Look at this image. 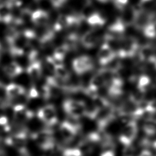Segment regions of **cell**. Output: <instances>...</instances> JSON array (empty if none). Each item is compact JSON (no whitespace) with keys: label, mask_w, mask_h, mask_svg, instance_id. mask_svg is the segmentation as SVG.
I'll use <instances>...</instances> for the list:
<instances>
[{"label":"cell","mask_w":156,"mask_h":156,"mask_svg":"<svg viewBox=\"0 0 156 156\" xmlns=\"http://www.w3.org/2000/svg\"><path fill=\"white\" fill-rule=\"evenodd\" d=\"M7 123H8V119L6 116H0V126H5L6 127L8 128Z\"/></svg>","instance_id":"4316f807"},{"label":"cell","mask_w":156,"mask_h":156,"mask_svg":"<svg viewBox=\"0 0 156 156\" xmlns=\"http://www.w3.org/2000/svg\"><path fill=\"white\" fill-rule=\"evenodd\" d=\"M143 130L148 135H154L156 133V122L148 119L143 126Z\"/></svg>","instance_id":"7402d4cb"},{"label":"cell","mask_w":156,"mask_h":156,"mask_svg":"<svg viewBox=\"0 0 156 156\" xmlns=\"http://www.w3.org/2000/svg\"><path fill=\"white\" fill-rule=\"evenodd\" d=\"M34 139L38 146L44 150H51L55 147V141L52 133L49 130H43L35 133Z\"/></svg>","instance_id":"3957f363"},{"label":"cell","mask_w":156,"mask_h":156,"mask_svg":"<svg viewBox=\"0 0 156 156\" xmlns=\"http://www.w3.org/2000/svg\"><path fill=\"white\" fill-rule=\"evenodd\" d=\"M63 108L69 116L74 118L79 119L85 114L86 105L80 101L66 100L63 104Z\"/></svg>","instance_id":"6da1fadb"},{"label":"cell","mask_w":156,"mask_h":156,"mask_svg":"<svg viewBox=\"0 0 156 156\" xmlns=\"http://www.w3.org/2000/svg\"><path fill=\"white\" fill-rule=\"evenodd\" d=\"M138 50V44L133 38H127L123 41L118 51V56L125 57L134 55Z\"/></svg>","instance_id":"52a82bcc"},{"label":"cell","mask_w":156,"mask_h":156,"mask_svg":"<svg viewBox=\"0 0 156 156\" xmlns=\"http://www.w3.org/2000/svg\"><path fill=\"white\" fill-rule=\"evenodd\" d=\"M143 34L149 38H153L156 37V26L155 23L150 21L143 29Z\"/></svg>","instance_id":"44dd1931"},{"label":"cell","mask_w":156,"mask_h":156,"mask_svg":"<svg viewBox=\"0 0 156 156\" xmlns=\"http://www.w3.org/2000/svg\"><path fill=\"white\" fill-rule=\"evenodd\" d=\"M3 71L7 76L10 77H14L20 75L22 73L23 69L17 63L13 62L4 66Z\"/></svg>","instance_id":"2e32d148"},{"label":"cell","mask_w":156,"mask_h":156,"mask_svg":"<svg viewBox=\"0 0 156 156\" xmlns=\"http://www.w3.org/2000/svg\"><path fill=\"white\" fill-rule=\"evenodd\" d=\"M138 55L141 60L148 62L155 57L153 48L149 45H145L141 48L138 51Z\"/></svg>","instance_id":"ac0fdd59"},{"label":"cell","mask_w":156,"mask_h":156,"mask_svg":"<svg viewBox=\"0 0 156 156\" xmlns=\"http://www.w3.org/2000/svg\"><path fill=\"white\" fill-rule=\"evenodd\" d=\"M115 7L119 10L122 11L128 6L129 0H112Z\"/></svg>","instance_id":"cb8c5ba5"},{"label":"cell","mask_w":156,"mask_h":156,"mask_svg":"<svg viewBox=\"0 0 156 156\" xmlns=\"http://www.w3.org/2000/svg\"><path fill=\"white\" fill-rule=\"evenodd\" d=\"M63 156H82V152L79 148H69L63 152Z\"/></svg>","instance_id":"603a6c76"},{"label":"cell","mask_w":156,"mask_h":156,"mask_svg":"<svg viewBox=\"0 0 156 156\" xmlns=\"http://www.w3.org/2000/svg\"><path fill=\"white\" fill-rule=\"evenodd\" d=\"M14 116L16 120L19 121H25L30 119L33 116V113L29 110L26 108L22 104H18L13 108Z\"/></svg>","instance_id":"8fae6325"},{"label":"cell","mask_w":156,"mask_h":156,"mask_svg":"<svg viewBox=\"0 0 156 156\" xmlns=\"http://www.w3.org/2000/svg\"><path fill=\"white\" fill-rule=\"evenodd\" d=\"M98 1L100 2H102V3H106V2H108L110 1H112V0H98Z\"/></svg>","instance_id":"f546056e"},{"label":"cell","mask_w":156,"mask_h":156,"mask_svg":"<svg viewBox=\"0 0 156 156\" xmlns=\"http://www.w3.org/2000/svg\"><path fill=\"white\" fill-rule=\"evenodd\" d=\"M152 147H153L154 149H155V150L156 151V141L153 143V144H152Z\"/></svg>","instance_id":"4dcf8cb0"},{"label":"cell","mask_w":156,"mask_h":156,"mask_svg":"<svg viewBox=\"0 0 156 156\" xmlns=\"http://www.w3.org/2000/svg\"><path fill=\"white\" fill-rule=\"evenodd\" d=\"M100 156H115V152H113V149L104 150Z\"/></svg>","instance_id":"83f0119b"},{"label":"cell","mask_w":156,"mask_h":156,"mask_svg":"<svg viewBox=\"0 0 156 156\" xmlns=\"http://www.w3.org/2000/svg\"><path fill=\"white\" fill-rule=\"evenodd\" d=\"M60 131L64 140L66 142H71L74 138L78 130L65 121L61 124Z\"/></svg>","instance_id":"9c48e42d"},{"label":"cell","mask_w":156,"mask_h":156,"mask_svg":"<svg viewBox=\"0 0 156 156\" xmlns=\"http://www.w3.org/2000/svg\"><path fill=\"white\" fill-rule=\"evenodd\" d=\"M94 66L93 60L88 56L81 55L76 58L73 62V67L76 73L82 74L92 69Z\"/></svg>","instance_id":"5b68a950"},{"label":"cell","mask_w":156,"mask_h":156,"mask_svg":"<svg viewBox=\"0 0 156 156\" xmlns=\"http://www.w3.org/2000/svg\"><path fill=\"white\" fill-rule=\"evenodd\" d=\"M147 110L151 113H156V99H154L148 102Z\"/></svg>","instance_id":"d4e9b609"},{"label":"cell","mask_w":156,"mask_h":156,"mask_svg":"<svg viewBox=\"0 0 156 156\" xmlns=\"http://www.w3.org/2000/svg\"><path fill=\"white\" fill-rule=\"evenodd\" d=\"M152 0H140L141 4H146V3H147L150 1H151Z\"/></svg>","instance_id":"f1b7e54d"},{"label":"cell","mask_w":156,"mask_h":156,"mask_svg":"<svg viewBox=\"0 0 156 156\" xmlns=\"http://www.w3.org/2000/svg\"><path fill=\"white\" fill-rule=\"evenodd\" d=\"M151 84V81L149 76L143 75L140 77L139 80H138V88L140 91L144 93L149 89Z\"/></svg>","instance_id":"ffe728a7"},{"label":"cell","mask_w":156,"mask_h":156,"mask_svg":"<svg viewBox=\"0 0 156 156\" xmlns=\"http://www.w3.org/2000/svg\"><path fill=\"white\" fill-rule=\"evenodd\" d=\"M27 73L34 80H38L41 75V67L40 62L35 61L31 63L27 69Z\"/></svg>","instance_id":"e0dca14e"},{"label":"cell","mask_w":156,"mask_h":156,"mask_svg":"<svg viewBox=\"0 0 156 156\" xmlns=\"http://www.w3.org/2000/svg\"><path fill=\"white\" fill-rule=\"evenodd\" d=\"M5 92L9 99H13L23 95L25 93V90L20 85L10 83L5 87Z\"/></svg>","instance_id":"5bb4252c"},{"label":"cell","mask_w":156,"mask_h":156,"mask_svg":"<svg viewBox=\"0 0 156 156\" xmlns=\"http://www.w3.org/2000/svg\"><path fill=\"white\" fill-rule=\"evenodd\" d=\"M38 116L45 124L49 126L55 124L57 122L55 108L51 105H47L40 108L38 112Z\"/></svg>","instance_id":"8992f818"},{"label":"cell","mask_w":156,"mask_h":156,"mask_svg":"<svg viewBox=\"0 0 156 156\" xmlns=\"http://www.w3.org/2000/svg\"><path fill=\"white\" fill-rule=\"evenodd\" d=\"M0 48H1V46H0Z\"/></svg>","instance_id":"d6a6232c"},{"label":"cell","mask_w":156,"mask_h":156,"mask_svg":"<svg viewBox=\"0 0 156 156\" xmlns=\"http://www.w3.org/2000/svg\"><path fill=\"white\" fill-rule=\"evenodd\" d=\"M137 132L138 127L136 122L130 121L122 129L119 137V141L126 146H130L135 138Z\"/></svg>","instance_id":"7a4b0ae2"},{"label":"cell","mask_w":156,"mask_h":156,"mask_svg":"<svg viewBox=\"0 0 156 156\" xmlns=\"http://www.w3.org/2000/svg\"><path fill=\"white\" fill-rule=\"evenodd\" d=\"M115 52L110 44L105 43L99 48L98 52V59L101 65H107L115 58Z\"/></svg>","instance_id":"ba28073f"},{"label":"cell","mask_w":156,"mask_h":156,"mask_svg":"<svg viewBox=\"0 0 156 156\" xmlns=\"http://www.w3.org/2000/svg\"><path fill=\"white\" fill-rule=\"evenodd\" d=\"M126 27V25L122 21L121 18H117L115 22L108 26L105 34L106 40H113L119 38L124 34Z\"/></svg>","instance_id":"277c9868"},{"label":"cell","mask_w":156,"mask_h":156,"mask_svg":"<svg viewBox=\"0 0 156 156\" xmlns=\"http://www.w3.org/2000/svg\"><path fill=\"white\" fill-rule=\"evenodd\" d=\"M54 77L64 82L68 80L70 77L69 71L65 68V66L63 65V64L55 66L54 70Z\"/></svg>","instance_id":"d6986e66"},{"label":"cell","mask_w":156,"mask_h":156,"mask_svg":"<svg viewBox=\"0 0 156 156\" xmlns=\"http://www.w3.org/2000/svg\"><path fill=\"white\" fill-rule=\"evenodd\" d=\"M87 22L92 28L98 29L105 24L106 20L99 12H93L87 17Z\"/></svg>","instance_id":"7c38bea8"},{"label":"cell","mask_w":156,"mask_h":156,"mask_svg":"<svg viewBox=\"0 0 156 156\" xmlns=\"http://www.w3.org/2000/svg\"><path fill=\"white\" fill-rule=\"evenodd\" d=\"M48 13L41 9L35 10L30 15L31 21L37 26H42L45 24L49 20Z\"/></svg>","instance_id":"4fadbf2b"},{"label":"cell","mask_w":156,"mask_h":156,"mask_svg":"<svg viewBox=\"0 0 156 156\" xmlns=\"http://www.w3.org/2000/svg\"><path fill=\"white\" fill-rule=\"evenodd\" d=\"M138 9L133 6H127L122 11L121 17H119L126 26L133 24Z\"/></svg>","instance_id":"30bf717a"},{"label":"cell","mask_w":156,"mask_h":156,"mask_svg":"<svg viewBox=\"0 0 156 156\" xmlns=\"http://www.w3.org/2000/svg\"><path fill=\"white\" fill-rule=\"evenodd\" d=\"M35 1H36V2H38V1H41V0H34Z\"/></svg>","instance_id":"1f68e13d"},{"label":"cell","mask_w":156,"mask_h":156,"mask_svg":"<svg viewBox=\"0 0 156 156\" xmlns=\"http://www.w3.org/2000/svg\"><path fill=\"white\" fill-rule=\"evenodd\" d=\"M98 38V34L94 30H89L82 37L81 43L86 48H92L96 44Z\"/></svg>","instance_id":"9a60e30c"},{"label":"cell","mask_w":156,"mask_h":156,"mask_svg":"<svg viewBox=\"0 0 156 156\" xmlns=\"http://www.w3.org/2000/svg\"><path fill=\"white\" fill-rule=\"evenodd\" d=\"M38 96V92L35 87H32L29 93V97L30 98H35Z\"/></svg>","instance_id":"484cf974"}]
</instances>
